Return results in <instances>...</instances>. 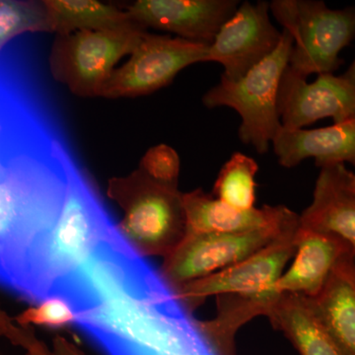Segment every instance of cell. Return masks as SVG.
Listing matches in <instances>:
<instances>
[{"mask_svg":"<svg viewBox=\"0 0 355 355\" xmlns=\"http://www.w3.org/2000/svg\"><path fill=\"white\" fill-rule=\"evenodd\" d=\"M298 226L299 221L239 233L187 232L165 257L161 272L174 287L205 279L245 260Z\"/></svg>","mask_w":355,"mask_h":355,"instance_id":"ba28073f","label":"cell"},{"mask_svg":"<svg viewBox=\"0 0 355 355\" xmlns=\"http://www.w3.org/2000/svg\"><path fill=\"white\" fill-rule=\"evenodd\" d=\"M53 355H86L83 350L62 336H57L53 340Z\"/></svg>","mask_w":355,"mask_h":355,"instance_id":"484cf974","label":"cell"},{"mask_svg":"<svg viewBox=\"0 0 355 355\" xmlns=\"http://www.w3.org/2000/svg\"><path fill=\"white\" fill-rule=\"evenodd\" d=\"M64 163L67 191L57 220L27 254L13 286V292L31 302L51 297L58 284L119 229L67 148Z\"/></svg>","mask_w":355,"mask_h":355,"instance_id":"7a4b0ae2","label":"cell"},{"mask_svg":"<svg viewBox=\"0 0 355 355\" xmlns=\"http://www.w3.org/2000/svg\"><path fill=\"white\" fill-rule=\"evenodd\" d=\"M142 28L55 35L49 64L51 76L80 97H102L116 64L130 55Z\"/></svg>","mask_w":355,"mask_h":355,"instance_id":"52a82bcc","label":"cell"},{"mask_svg":"<svg viewBox=\"0 0 355 355\" xmlns=\"http://www.w3.org/2000/svg\"><path fill=\"white\" fill-rule=\"evenodd\" d=\"M236 0H137L125 7L135 24L210 44L237 10Z\"/></svg>","mask_w":355,"mask_h":355,"instance_id":"4fadbf2b","label":"cell"},{"mask_svg":"<svg viewBox=\"0 0 355 355\" xmlns=\"http://www.w3.org/2000/svg\"><path fill=\"white\" fill-rule=\"evenodd\" d=\"M50 33L130 29L135 24L125 8L96 0H44Z\"/></svg>","mask_w":355,"mask_h":355,"instance_id":"ffe728a7","label":"cell"},{"mask_svg":"<svg viewBox=\"0 0 355 355\" xmlns=\"http://www.w3.org/2000/svg\"><path fill=\"white\" fill-rule=\"evenodd\" d=\"M6 164L3 153V127H2L1 114H0V182L6 177Z\"/></svg>","mask_w":355,"mask_h":355,"instance_id":"83f0119b","label":"cell"},{"mask_svg":"<svg viewBox=\"0 0 355 355\" xmlns=\"http://www.w3.org/2000/svg\"><path fill=\"white\" fill-rule=\"evenodd\" d=\"M209 46L146 31L128 62L112 74L102 97L120 99L151 94L169 85L186 67L207 62Z\"/></svg>","mask_w":355,"mask_h":355,"instance_id":"9c48e42d","label":"cell"},{"mask_svg":"<svg viewBox=\"0 0 355 355\" xmlns=\"http://www.w3.org/2000/svg\"><path fill=\"white\" fill-rule=\"evenodd\" d=\"M24 349L27 350V354L30 355H53L50 349L43 343L37 340L33 334L30 336L29 340H28L27 343H26Z\"/></svg>","mask_w":355,"mask_h":355,"instance_id":"4316f807","label":"cell"},{"mask_svg":"<svg viewBox=\"0 0 355 355\" xmlns=\"http://www.w3.org/2000/svg\"><path fill=\"white\" fill-rule=\"evenodd\" d=\"M295 245L291 266L275 284L277 294L315 297L338 261L354 256L349 245L340 238L300 225L295 233Z\"/></svg>","mask_w":355,"mask_h":355,"instance_id":"5bb4252c","label":"cell"},{"mask_svg":"<svg viewBox=\"0 0 355 355\" xmlns=\"http://www.w3.org/2000/svg\"><path fill=\"white\" fill-rule=\"evenodd\" d=\"M187 232L239 233L282 227L299 221L295 212L284 205H263L242 210L226 205L202 189L183 193Z\"/></svg>","mask_w":355,"mask_h":355,"instance_id":"9a60e30c","label":"cell"},{"mask_svg":"<svg viewBox=\"0 0 355 355\" xmlns=\"http://www.w3.org/2000/svg\"><path fill=\"white\" fill-rule=\"evenodd\" d=\"M270 12L293 39L289 69L307 78L333 73L355 38V7L331 9L319 0H275Z\"/></svg>","mask_w":355,"mask_h":355,"instance_id":"8992f818","label":"cell"},{"mask_svg":"<svg viewBox=\"0 0 355 355\" xmlns=\"http://www.w3.org/2000/svg\"><path fill=\"white\" fill-rule=\"evenodd\" d=\"M258 171L259 165L254 158L241 153H233L219 171L212 196L235 209H254Z\"/></svg>","mask_w":355,"mask_h":355,"instance_id":"44dd1931","label":"cell"},{"mask_svg":"<svg viewBox=\"0 0 355 355\" xmlns=\"http://www.w3.org/2000/svg\"><path fill=\"white\" fill-rule=\"evenodd\" d=\"M26 355H30V354H26Z\"/></svg>","mask_w":355,"mask_h":355,"instance_id":"4dcf8cb0","label":"cell"},{"mask_svg":"<svg viewBox=\"0 0 355 355\" xmlns=\"http://www.w3.org/2000/svg\"><path fill=\"white\" fill-rule=\"evenodd\" d=\"M280 165L295 167L313 158L320 167L345 164L355 166V118L314 130L280 128L272 142Z\"/></svg>","mask_w":355,"mask_h":355,"instance_id":"e0dca14e","label":"cell"},{"mask_svg":"<svg viewBox=\"0 0 355 355\" xmlns=\"http://www.w3.org/2000/svg\"><path fill=\"white\" fill-rule=\"evenodd\" d=\"M277 109L282 128L300 130L322 119L340 123L355 118V89L342 76L320 74L316 80L287 67L280 83Z\"/></svg>","mask_w":355,"mask_h":355,"instance_id":"7c38bea8","label":"cell"},{"mask_svg":"<svg viewBox=\"0 0 355 355\" xmlns=\"http://www.w3.org/2000/svg\"><path fill=\"white\" fill-rule=\"evenodd\" d=\"M350 174L345 164L321 167L312 203L299 216V225L340 238L355 257V193L349 187Z\"/></svg>","mask_w":355,"mask_h":355,"instance_id":"2e32d148","label":"cell"},{"mask_svg":"<svg viewBox=\"0 0 355 355\" xmlns=\"http://www.w3.org/2000/svg\"><path fill=\"white\" fill-rule=\"evenodd\" d=\"M107 193L123 209L121 232L142 256L165 258L186 235L183 193L178 187L157 183L139 168L110 180Z\"/></svg>","mask_w":355,"mask_h":355,"instance_id":"277c9868","label":"cell"},{"mask_svg":"<svg viewBox=\"0 0 355 355\" xmlns=\"http://www.w3.org/2000/svg\"><path fill=\"white\" fill-rule=\"evenodd\" d=\"M55 296L106 355H218L175 287L121 233L102 243Z\"/></svg>","mask_w":355,"mask_h":355,"instance_id":"6da1fadb","label":"cell"},{"mask_svg":"<svg viewBox=\"0 0 355 355\" xmlns=\"http://www.w3.org/2000/svg\"><path fill=\"white\" fill-rule=\"evenodd\" d=\"M266 317L286 334L300 355H347L307 296L279 294Z\"/></svg>","mask_w":355,"mask_h":355,"instance_id":"ac0fdd59","label":"cell"},{"mask_svg":"<svg viewBox=\"0 0 355 355\" xmlns=\"http://www.w3.org/2000/svg\"><path fill=\"white\" fill-rule=\"evenodd\" d=\"M139 169L157 183L178 187L181 161L173 147L158 144L146 151L140 160Z\"/></svg>","mask_w":355,"mask_h":355,"instance_id":"cb8c5ba5","label":"cell"},{"mask_svg":"<svg viewBox=\"0 0 355 355\" xmlns=\"http://www.w3.org/2000/svg\"><path fill=\"white\" fill-rule=\"evenodd\" d=\"M0 182V286L10 289L26 254L57 220L67 191L58 147L7 159Z\"/></svg>","mask_w":355,"mask_h":355,"instance_id":"3957f363","label":"cell"},{"mask_svg":"<svg viewBox=\"0 0 355 355\" xmlns=\"http://www.w3.org/2000/svg\"><path fill=\"white\" fill-rule=\"evenodd\" d=\"M15 320L21 327L36 324L49 328H62L76 323V316L67 300L53 296L23 311Z\"/></svg>","mask_w":355,"mask_h":355,"instance_id":"603a6c76","label":"cell"},{"mask_svg":"<svg viewBox=\"0 0 355 355\" xmlns=\"http://www.w3.org/2000/svg\"><path fill=\"white\" fill-rule=\"evenodd\" d=\"M313 305L347 355H355V257L338 261Z\"/></svg>","mask_w":355,"mask_h":355,"instance_id":"d6986e66","label":"cell"},{"mask_svg":"<svg viewBox=\"0 0 355 355\" xmlns=\"http://www.w3.org/2000/svg\"><path fill=\"white\" fill-rule=\"evenodd\" d=\"M50 32L44 1L0 0V53L24 33Z\"/></svg>","mask_w":355,"mask_h":355,"instance_id":"7402d4cb","label":"cell"},{"mask_svg":"<svg viewBox=\"0 0 355 355\" xmlns=\"http://www.w3.org/2000/svg\"><path fill=\"white\" fill-rule=\"evenodd\" d=\"M270 11L268 2L245 1L222 25L209 46L207 58L223 67L222 77L240 78L277 48L282 32L272 24Z\"/></svg>","mask_w":355,"mask_h":355,"instance_id":"8fae6325","label":"cell"},{"mask_svg":"<svg viewBox=\"0 0 355 355\" xmlns=\"http://www.w3.org/2000/svg\"><path fill=\"white\" fill-rule=\"evenodd\" d=\"M31 335L32 333L30 331L21 330L18 327L14 326L11 320L0 306V336L8 338L14 345L24 347Z\"/></svg>","mask_w":355,"mask_h":355,"instance_id":"d4e9b609","label":"cell"},{"mask_svg":"<svg viewBox=\"0 0 355 355\" xmlns=\"http://www.w3.org/2000/svg\"><path fill=\"white\" fill-rule=\"evenodd\" d=\"M342 77L355 89V58L354 62L350 64V67L347 69V71L343 74Z\"/></svg>","mask_w":355,"mask_h":355,"instance_id":"f1b7e54d","label":"cell"},{"mask_svg":"<svg viewBox=\"0 0 355 355\" xmlns=\"http://www.w3.org/2000/svg\"><path fill=\"white\" fill-rule=\"evenodd\" d=\"M293 39L286 29L272 55L235 80L220 81L202 97L207 108L228 107L241 116L239 137L257 153H268L282 128L277 97L282 76L289 64Z\"/></svg>","mask_w":355,"mask_h":355,"instance_id":"5b68a950","label":"cell"},{"mask_svg":"<svg viewBox=\"0 0 355 355\" xmlns=\"http://www.w3.org/2000/svg\"><path fill=\"white\" fill-rule=\"evenodd\" d=\"M349 187L350 190L355 193V173H352L349 177Z\"/></svg>","mask_w":355,"mask_h":355,"instance_id":"f546056e","label":"cell"},{"mask_svg":"<svg viewBox=\"0 0 355 355\" xmlns=\"http://www.w3.org/2000/svg\"><path fill=\"white\" fill-rule=\"evenodd\" d=\"M297 229L226 270L175 287L178 296L191 309L210 296L277 295L275 286L295 253Z\"/></svg>","mask_w":355,"mask_h":355,"instance_id":"30bf717a","label":"cell"}]
</instances>
